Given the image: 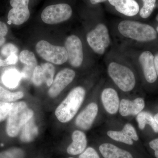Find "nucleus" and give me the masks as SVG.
I'll return each instance as SVG.
<instances>
[{
	"mask_svg": "<svg viewBox=\"0 0 158 158\" xmlns=\"http://www.w3.org/2000/svg\"><path fill=\"white\" fill-rule=\"evenodd\" d=\"M139 61L142 68L145 81L149 84L155 83L158 77L154 64V56L149 51H145L141 54Z\"/></svg>",
	"mask_w": 158,
	"mask_h": 158,
	"instance_id": "nucleus-18",
	"label": "nucleus"
},
{
	"mask_svg": "<svg viewBox=\"0 0 158 158\" xmlns=\"http://www.w3.org/2000/svg\"><path fill=\"white\" fill-rule=\"evenodd\" d=\"M98 150L103 158H137L135 154L126 148L98 135Z\"/></svg>",
	"mask_w": 158,
	"mask_h": 158,
	"instance_id": "nucleus-8",
	"label": "nucleus"
},
{
	"mask_svg": "<svg viewBox=\"0 0 158 158\" xmlns=\"http://www.w3.org/2000/svg\"><path fill=\"white\" fill-rule=\"evenodd\" d=\"M107 0H90V3L92 5H96L98 3L103 2Z\"/></svg>",
	"mask_w": 158,
	"mask_h": 158,
	"instance_id": "nucleus-34",
	"label": "nucleus"
},
{
	"mask_svg": "<svg viewBox=\"0 0 158 158\" xmlns=\"http://www.w3.org/2000/svg\"><path fill=\"white\" fill-rule=\"evenodd\" d=\"M137 129L139 135H148L158 136V125L154 118L153 114L149 110H144L135 117Z\"/></svg>",
	"mask_w": 158,
	"mask_h": 158,
	"instance_id": "nucleus-15",
	"label": "nucleus"
},
{
	"mask_svg": "<svg viewBox=\"0 0 158 158\" xmlns=\"http://www.w3.org/2000/svg\"><path fill=\"white\" fill-rule=\"evenodd\" d=\"M73 9L66 3H57L47 6L42 10L41 19L48 24H56L66 21L71 17Z\"/></svg>",
	"mask_w": 158,
	"mask_h": 158,
	"instance_id": "nucleus-7",
	"label": "nucleus"
},
{
	"mask_svg": "<svg viewBox=\"0 0 158 158\" xmlns=\"http://www.w3.org/2000/svg\"><path fill=\"white\" fill-rule=\"evenodd\" d=\"M20 61L25 64L21 73L22 77L25 79H30L33 77L34 69L37 66V59L33 52L24 50L21 52L19 56Z\"/></svg>",
	"mask_w": 158,
	"mask_h": 158,
	"instance_id": "nucleus-20",
	"label": "nucleus"
},
{
	"mask_svg": "<svg viewBox=\"0 0 158 158\" xmlns=\"http://www.w3.org/2000/svg\"><path fill=\"white\" fill-rule=\"evenodd\" d=\"M36 50L41 58L53 64L62 65L68 61V54L65 47L52 45L45 40L37 42Z\"/></svg>",
	"mask_w": 158,
	"mask_h": 158,
	"instance_id": "nucleus-10",
	"label": "nucleus"
},
{
	"mask_svg": "<svg viewBox=\"0 0 158 158\" xmlns=\"http://www.w3.org/2000/svg\"><path fill=\"white\" fill-rule=\"evenodd\" d=\"M145 99L143 97L121 95L118 115L122 118L131 119L145 110Z\"/></svg>",
	"mask_w": 158,
	"mask_h": 158,
	"instance_id": "nucleus-12",
	"label": "nucleus"
},
{
	"mask_svg": "<svg viewBox=\"0 0 158 158\" xmlns=\"http://www.w3.org/2000/svg\"><path fill=\"white\" fill-rule=\"evenodd\" d=\"M118 29L123 36L139 42L152 41L157 37L156 32L152 27L135 21H122Z\"/></svg>",
	"mask_w": 158,
	"mask_h": 158,
	"instance_id": "nucleus-6",
	"label": "nucleus"
},
{
	"mask_svg": "<svg viewBox=\"0 0 158 158\" xmlns=\"http://www.w3.org/2000/svg\"><path fill=\"white\" fill-rule=\"evenodd\" d=\"M72 142L67 148V152L70 155L81 154L87 148L88 139L84 131L79 129L72 134Z\"/></svg>",
	"mask_w": 158,
	"mask_h": 158,
	"instance_id": "nucleus-19",
	"label": "nucleus"
},
{
	"mask_svg": "<svg viewBox=\"0 0 158 158\" xmlns=\"http://www.w3.org/2000/svg\"><path fill=\"white\" fill-rule=\"evenodd\" d=\"M87 40L90 47L96 53L103 55L110 44V37L106 26L99 23L95 28L88 32Z\"/></svg>",
	"mask_w": 158,
	"mask_h": 158,
	"instance_id": "nucleus-11",
	"label": "nucleus"
},
{
	"mask_svg": "<svg viewBox=\"0 0 158 158\" xmlns=\"http://www.w3.org/2000/svg\"><path fill=\"white\" fill-rule=\"evenodd\" d=\"M107 73L121 95L130 96L134 91L137 85V78L135 73L129 67L112 62L108 65Z\"/></svg>",
	"mask_w": 158,
	"mask_h": 158,
	"instance_id": "nucleus-3",
	"label": "nucleus"
},
{
	"mask_svg": "<svg viewBox=\"0 0 158 158\" xmlns=\"http://www.w3.org/2000/svg\"><path fill=\"white\" fill-rule=\"evenodd\" d=\"M6 63H5V60L1 59L0 58V67L2 66H6Z\"/></svg>",
	"mask_w": 158,
	"mask_h": 158,
	"instance_id": "nucleus-36",
	"label": "nucleus"
},
{
	"mask_svg": "<svg viewBox=\"0 0 158 158\" xmlns=\"http://www.w3.org/2000/svg\"><path fill=\"white\" fill-rule=\"evenodd\" d=\"M22 129L20 139L23 142H31L34 140L38 135V128L34 122L33 117L23 126Z\"/></svg>",
	"mask_w": 158,
	"mask_h": 158,
	"instance_id": "nucleus-23",
	"label": "nucleus"
},
{
	"mask_svg": "<svg viewBox=\"0 0 158 158\" xmlns=\"http://www.w3.org/2000/svg\"><path fill=\"white\" fill-rule=\"evenodd\" d=\"M8 29L5 23L0 21V47L2 46L6 41V36L8 34Z\"/></svg>",
	"mask_w": 158,
	"mask_h": 158,
	"instance_id": "nucleus-31",
	"label": "nucleus"
},
{
	"mask_svg": "<svg viewBox=\"0 0 158 158\" xmlns=\"http://www.w3.org/2000/svg\"><path fill=\"white\" fill-rule=\"evenodd\" d=\"M76 77V73L73 69L65 68L60 71L54 79L48 90L49 96L55 98L73 81Z\"/></svg>",
	"mask_w": 158,
	"mask_h": 158,
	"instance_id": "nucleus-16",
	"label": "nucleus"
},
{
	"mask_svg": "<svg viewBox=\"0 0 158 158\" xmlns=\"http://www.w3.org/2000/svg\"><path fill=\"white\" fill-rule=\"evenodd\" d=\"M24 96L22 91L11 92L0 86V101L11 103L22 98Z\"/></svg>",
	"mask_w": 158,
	"mask_h": 158,
	"instance_id": "nucleus-24",
	"label": "nucleus"
},
{
	"mask_svg": "<svg viewBox=\"0 0 158 158\" xmlns=\"http://www.w3.org/2000/svg\"><path fill=\"white\" fill-rule=\"evenodd\" d=\"M31 0H9L11 9L8 11V23L16 25L22 24L31 16L30 5Z\"/></svg>",
	"mask_w": 158,
	"mask_h": 158,
	"instance_id": "nucleus-13",
	"label": "nucleus"
},
{
	"mask_svg": "<svg viewBox=\"0 0 158 158\" xmlns=\"http://www.w3.org/2000/svg\"><path fill=\"white\" fill-rule=\"evenodd\" d=\"M143 7L140 10V15L142 18L149 17L156 6V0H142Z\"/></svg>",
	"mask_w": 158,
	"mask_h": 158,
	"instance_id": "nucleus-25",
	"label": "nucleus"
},
{
	"mask_svg": "<svg viewBox=\"0 0 158 158\" xmlns=\"http://www.w3.org/2000/svg\"><path fill=\"white\" fill-rule=\"evenodd\" d=\"M99 132L100 135L131 151L138 157L141 156V143L136 142L123 131L117 125L113 118L106 119L99 130Z\"/></svg>",
	"mask_w": 158,
	"mask_h": 158,
	"instance_id": "nucleus-4",
	"label": "nucleus"
},
{
	"mask_svg": "<svg viewBox=\"0 0 158 158\" xmlns=\"http://www.w3.org/2000/svg\"><path fill=\"white\" fill-rule=\"evenodd\" d=\"M18 48L13 44L8 43L5 44L1 50V54L6 58L12 54H18Z\"/></svg>",
	"mask_w": 158,
	"mask_h": 158,
	"instance_id": "nucleus-28",
	"label": "nucleus"
},
{
	"mask_svg": "<svg viewBox=\"0 0 158 158\" xmlns=\"http://www.w3.org/2000/svg\"><path fill=\"white\" fill-rule=\"evenodd\" d=\"M99 99L106 119L117 117L121 94L116 88L106 87L100 89Z\"/></svg>",
	"mask_w": 158,
	"mask_h": 158,
	"instance_id": "nucleus-9",
	"label": "nucleus"
},
{
	"mask_svg": "<svg viewBox=\"0 0 158 158\" xmlns=\"http://www.w3.org/2000/svg\"><path fill=\"white\" fill-rule=\"evenodd\" d=\"M12 103L0 101V123L8 117L12 107Z\"/></svg>",
	"mask_w": 158,
	"mask_h": 158,
	"instance_id": "nucleus-29",
	"label": "nucleus"
},
{
	"mask_svg": "<svg viewBox=\"0 0 158 158\" xmlns=\"http://www.w3.org/2000/svg\"><path fill=\"white\" fill-rule=\"evenodd\" d=\"M69 158H74L73 157H69Z\"/></svg>",
	"mask_w": 158,
	"mask_h": 158,
	"instance_id": "nucleus-39",
	"label": "nucleus"
},
{
	"mask_svg": "<svg viewBox=\"0 0 158 158\" xmlns=\"http://www.w3.org/2000/svg\"><path fill=\"white\" fill-rule=\"evenodd\" d=\"M153 116L156 123L158 125V112H156L155 114H153Z\"/></svg>",
	"mask_w": 158,
	"mask_h": 158,
	"instance_id": "nucleus-35",
	"label": "nucleus"
},
{
	"mask_svg": "<svg viewBox=\"0 0 158 158\" xmlns=\"http://www.w3.org/2000/svg\"><path fill=\"white\" fill-rule=\"evenodd\" d=\"M157 110H158V106H157Z\"/></svg>",
	"mask_w": 158,
	"mask_h": 158,
	"instance_id": "nucleus-38",
	"label": "nucleus"
},
{
	"mask_svg": "<svg viewBox=\"0 0 158 158\" xmlns=\"http://www.w3.org/2000/svg\"><path fill=\"white\" fill-rule=\"evenodd\" d=\"M148 147L153 152L154 156L156 158H158V136L151 138L148 141Z\"/></svg>",
	"mask_w": 158,
	"mask_h": 158,
	"instance_id": "nucleus-30",
	"label": "nucleus"
},
{
	"mask_svg": "<svg viewBox=\"0 0 158 158\" xmlns=\"http://www.w3.org/2000/svg\"><path fill=\"white\" fill-rule=\"evenodd\" d=\"M154 64L156 72L158 78V53L154 57Z\"/></svg>",
	"mask_w": 158,
	"mask_h": 158,
	"instance_id": "nucleus-33",
	"label": "nucleus"
},
{
	"mask_svg": "<svg viewBox=\"0 0 158 158\" xmlns=\"http://www.w3.org/2000/svg\"><path fill=\"white\" fill-rule=\"evenodd\" d=\"M6 66L9 65H14L18 61V54H12L7 57L5 60Z\"/></svg>",
	"mask_w": 158,
	"mask_h": 158,
	"instance_id": "nucleus-32",
	"label": "nucleus"
},
{
	"mask_svg": "<svg viewBox=\"0 0 158 158\" xmlns=\"http://www.w3.org/2000/svg\"><path fill=\"white\" fill-rule=\"evenodd\" d=\"M24 152L18 148H12L0 152V158H23Z\"/></svg>",
	"mask_w": 158,
	"mask_h": 158,
	"instance_id": "nucleus-26",
	"label": "nucleus"
},
{
	"mask_svg": "<svg viewBox=\"0 0 158 158\" xmlns=\"http://www.w3.org/2000/svg\"><path fill=\"white\" fill-rule=\"evenodd\" d=\"M22 78L19 71L15 69H10L4 72L2 75V81L6 87L14 89L18 86Z\"/></svg>",
	"mask_w": 158,
	"mask_h": 158,
	"instance_id": "nucleus-22",
	"label": "nucleus"
},
{
	"mask_svg": "<svg viewBox=\"0 0 158 158\" xmlns=\"http://www.w3.org/2000/svg\"><path fill=\"white\" fill-rule=\"evenodd\" d=\"M116 11L126 16H134L140 11V7L135 0H108Z\"/></svg>",
	"mask_w": 158,
	"mask_h": 158,
	"instance_id": "nucleus-21",
	"label": "nucleus"
},
{
	"mask_svg": "<svg viewBox=\"0 0 158 158\" xmlns=\"http://www.w3.org/2000/svg\"><path fill=\"white\" fill-rule=\"evenodd\" d=\"M156 19L158 21V14L157 15L156 18ZM156 30H157V31L158 32V27H157Z\"/></svg>",
	"mask_w": 158,
	"mask_h": 158,
	"instance_id": "nucleus-37",
	"label": "nucleus"
},
{
	"mask_svg": "<svg viewBox=\"0 0 158 158\" xmlns=\"http://www.w3.org/2000/svg\"><path fill=\"white\" fill-rule=\"evenodd\" d=\"M65 48L68 54V61L75 68L81 65L84 59L83 45L77 36L72 35L65 40Z\"/></svg>",
	"mask_w": 158,
	"mask_h": 158,
	"instance_id": "nucleus-14",
	"label": "nucleus"
},
{
	"mask_svg": "<svg viewBox=\"0 0 158 158\" xmlns=\"http://www.w3.org/2000/svg\"><path fill=\"white\" fill-rule=\"evenodd\" d=\"M79 158H103L97 148L93 147L87 148L79 155Z\"/></svg>",
	"mask_w": 158,
	"mask_h": 158,
	"instance_id": "nucleus-27",
	"label": "nucleus"
},
{
	"mask_svg": "<svg viewBox=\"0 0 158 158\" xmlns=\"http://www.w3.org/2000/svg\"><path fill=\"white\" fill-rule=\"evenodd\" d=\"M55 72V67L51 63H43L37 65L33 73V83L37 86H41L45 83L49 87L53 81Z\"/></svg>",
	"mask_w": 158,
	"mask_h": 158,
	"instance_id": "nucleus-17",
	"label": "nucleus"
},
{
	"mask_svg": "<svg viewBox=\"0 0 158 158\" xmlns=\"http://www.w3.org/2000/svg\"><path fill=\"white\" fill-rule=\"evenodd\" d=\"M34 112L25 102L12 103V107L7 117L6 132L9 137L17 135L23 126L34 116Z\"/></svg>",
	"mask_w": 158,
	"mask_h": 158,
	"instance_id": "nucleus-5",
	"label": "nucleus"
},
{
	"mask_svg": "<svg viewBox=\"0 0 158 158\" xmlns=\"http://www.w3.org/2000/svg\"><path fill=\"white\" fill-rule=\"evenodd\" d=\"M100 89L94 94L92 98L80 113L77 114L74 124L78 129L88 131L93 127L98 126L106 120L99 99Z\"/></svg>",
	"mask_w": 158,
	"mask_h": 158,
	"instance_id": "nucleus-1",
	"label": "nucleus"
},
{
	"mask_svg": "<svg viewBox=\"0 0 158 158\" xmlns=\"http://www.w3.org/2000/svg\"><path fill=\"white\" fill-rule=\"evenodd\" d=\"M87 91L83 86L73 88L56 110V116L63 123L70 121L77 115L86 98Z\"/></svg>",
	"mask_w": 158,
	"mask_h": 158,
	"instance_id": "nucleus-2",
	"label": "nucleus"
}]
</instances>
